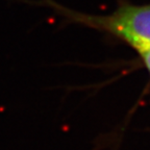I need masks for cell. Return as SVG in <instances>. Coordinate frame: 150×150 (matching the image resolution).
<instances>
[{"mask_svg": "<svg viewBox=\"0 0 150 150\" xmlns=\"http://www.w3.org/2000/svg\"><path fill=\"white\" fill-rule=\"evenodd\" d=\"M150 75V44H143L134 48Z\"/></svg>", "mask_w": 150, "mask_h": 150, "instance_id": "7a4b0ae2", "label": "cell"}, {"mask_svg": "<svg viewBox=\"0 0 150 150\" xmlns=\"http://www.w3.org/2000/svg\"><path fill=\"white\" fill-rule=\"evenodd\" d=\"M35 6L49 7L63 17L67 23H76L115 35L131 48L150 44V3L130 4L122 3L108 15L95 16L72 11L54 0H16Z\"/></svg>", "mask_w": 150, "mask_h": 150, "instance_id": "6da1fadb", "label": "cell"}]
</instances>
